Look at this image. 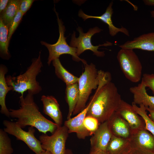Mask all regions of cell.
<instances>
[{
	"label": "cell",
	"mask_w": 154,
	"mask_h": 154,
	"mask_svg": "<svg viewBox=\"0 0 154 154\" xmlns=\"http://www.w3.org/2000/svg\"><path fill=\"white\" fill-rule=\"evenodd\" d=\"M42 154H52L49 151H45Z\"/></svg>",
	"instance_id": "37"
},
{
	"label": "cell",
	"mask_w": 154,
	"mask_h": 154,
	"mask_svg": "<svg viewBox=\"0 0 154 154\" xmlns=\"http://www.w3.org/2000/svg\"><path fill=\"white\" fill-rule=\"evenodd\" d=\"M113 4V1L111 2L107 8L105 13L100 16H93L86 15L81 9L79 11L78 16L79 17L82 18L84 21L89 18L96 19L102 21L108 25L109 34L111 36H114L119 32H121L126 36H129V32L127 29L122 26L120 28H117L113 24L112 19L113 13L112 8Z\"/></svg>",
	"instance_id": "12"
},
{
	"label": "cell",
	"mask_w": 154,
	"mask_h": 154,
	"mask_svg": "<svg viewBox=\"0 0 154 154\" xmlns=\"http://www.w3.org/2000/svg\"><path fill=\"white\" fill-rule=\"evenodd\" d=\"M128 123L132 131L145 129L144 121L131 105L122 100L116 112Z\"/></svg>",
	"instance_id": "11"
},
{
	"label": "cell",
	"mask_w": 154,
	"mask_h": 154,
	"mask_svg": "<svg viewBox=\"0 0 154 154\" xmlns=\"http://www.w3.org/2000/svg\"><path fill=\"white\" fill-rule=\"evenodd\" d=\"M127 154H138L135 150L132 149L131 151Z\"/></svg>",
	"instance_id": "35"
},
{
	"label": "cell",
	"mask_w": 154,
	"mask_h": 154,
	"mask_svg": "<svg viewBox=\"0 0 154 154\" xmlns=\"http://www.w3.org/2000/svg\"><path fill=\"white\" fill-rule=\"evenodd\" d=\"M132 105L135 111L143 118L145 125V129L150 132L154 137V121L147 114L145 107L141 104L138 106L133 102Z\"/></svg>",
	"instance_id": "25"
},
{
	"label": "cell",
	"mask_w": 154,
	"mask_h": 154,
	"mask_svg": "<svg viewBox=\"0 0 154 154\" xmlns=\"http://www.w3.org/2000/svg\"><path fill=\"white\" fill-rule=\"evenodd\" d=\"M91 101L90 100L86 108L76 116L67 119L64 122V125L68 128L69 133H75L79 139H84L90 136L84 125V121L86 116Z\"/></svg>",
	"instance_id": "14"
},
{
	"label": "cell",
	"mask_w": 154,
	"mask_h": 154,
	"mask_svg": "<svg viewBox=\"0 0 154 154\" xmlns=\"http://www.w3.org/2000/svg\"><path fill=\"white\" fill-rule=\"evenodd\" d=\"M24 15L19 10L14 17L9 29L8 42L9 44L11 36L18 27Z\"/></svg>",
	"instance_id": "28"
},
{
	"label": "cell",
	"mask_w": 154,
	"mask_h": 154,
	"mask_svg": "<svg viewBox=\"0 0 154 154\" xmlns=\"http://www.w3.org/2000/svg\"><path fill=\"white\" fill-rule=\"evenodd\" d=\"M44 113L50 117L59 126H62L63 118L56 99L52 96L42 95L41 98Z\"/></svg>",
	"instance_id": "17"
},
{
	"label": "cell",
	"mask_w": 154,
	"mask_h": 154,
	"mask_svg": "<svg viewBox=\"0 0 154 154\" xmlns=\"http://www.w3.org/2000/svg\"><path fill=\"white\" fill-rule=\"evenodd\" d=\"M9 28L0 18V51L3 57H8L9 54L8 50V35Z\"/></svg>",
	"instance_id": "24"
},
{
	"label": "cell",
	"mask_w": 154,
	"mask_h": 154,
	"mask_svg": "<svg viewBox=\"0 0 154 154\" xmlns=\"http://www.w3.org/2000/svg\"><path fill=\"white\" fill-rule=\"evenodd\" d=\"M111 80V74L107 72L91 98V104L86 115L96 118L100 124L107 121L116 111L122 100Z\"/></svg>",
	"instance_id": "1"
},
{
	"label": "cell",
	"mask_w": 154,
	"mask_h": 154,
	"mask_svg": "<svg viewBox=\"0 0 154 154\" xmlns=\"http://www.w3.org/2000/svg\"><path fill=\"white\" fill-rule=\"evenodd\" d=\"M7 67L4 65L0 66V105L1 113L9 118V111L7 107L5 99L7 94L11 90L12 88L9 86L6 82L5 75L8 72Z\"/></svg>",
	"instance_id": "19"
},
{
	"label": "cell",
	"mask_w": 154,
	"mask_h": 154,
	"mask_svg": "<svg viewBox=\"0 0 154 154\" xmlns=\"http://www.w3.org/2000/svg\"><path fill=\"white\" fill-rule=\"evenodd\" d=\"M150 13L152 17L153 18L154 20V10L151 11H150Z\"/></svg>",
	"instance_id": "36"
},
{
	"label": "cell",
	"mask_w": 154,
	"mask_h": 154,
	"mask_svg": "<svg viewBox=\"0 0 154 154\" xmlns=\"http://www.w3.org/2000/svg\"><path fill=\"white\" fill-rule=\"evenodd\" d=\"M117 57L120 68L125 77L132 82H139L142 77V67L133 50L121 48Z\"/></svg>",
	"instance_id": "6"
},
{
	"label": "cell",
	"mask_w": 154,
	"mask_h": 154,
	"mask_svg": "<svg viewBox=\"0 0 154 154\" xmlns=\"http://www.w3.org/2000/svg\"><path fill=\"white\" fill-rule=\"evenodd\" d=\"M112 135L109 127L107 121L101 123L90 139V150L106 151Z\"/></svg>",
	"instance_id": "13"
},
{
	"label": "cell",
	"mask_w": 154,
	"mask_h": 154,
	"mask_svg": "<svg viewBox=\"0 0 154 154\" xmlns=\"http://www.w3.org/2000/svg\"><path fill=\"white\" fill-rule=\"evenodd\" d=\"M129 139L138 154H154V137L145 129L132 131Z\"/></svg>",
	"instance_id": "10"
},
{
	"label": "cell",
	"mask_w": 154,
	"mask_h": 154,
	"mask_svg": "<svg viewBox=\"0 0 154 154\" xmlns=\"http://www.w3.org/2000/svg\"><path fill=\"white\" fill-rule=\"evenodd\" d=\"M109 127L112 135L117 137L129 139L132 130L127 122L115 112L107 120Z\"/></svg>",
	"instance_id": "15"
},
{
	"label": "cell",
	"mask_w": 154,
	"mask_h": 154,
	"mask_svg": "<svg viewBox=\"0 0 154 154\" xmlns=\"http://www.w3.org/2000/svg\"><path fill=\"white\" fill-rule=\"evenodd\" d=\"M146 87L141 81L137 86L130 88L129 91L133 96V102L136 105L143 104L145 108L154 110V96H151L147 94Z\"/></svg>",
	"instance_id": "18"
},
{
	"label": "cell",
	"mask_w": 154,
	"mask_h": 154,
	"mask_svg": "<svg viewBox=\"0 0 154 154\" xmlns=\"http://www.w3.org/2000/svg\"><path fill=\"white\" fill-rule=\"evenodd\" d=\"M20 0H9L5 9L1 13L0 18L9 29L19 10Z\"/></svg>",
	"instance_id": "23"
},
{
	"label": "cell",
	"mask_w": 154,
	"mask_h": 154,
	"mask_svg": "<svg viewBox=\"0 0 154 154\" xmlns=\"http://www.w3.org/2000/svg\"><path fill=\"white\" fill-rule=\"evenodd\" d=\"M79 98V91L78 83L66 86L65 98L69 108L67 119L71 118L78 101Z\"/></svg>",
	"instance_id": "21"
},
{
	"label": "cell",
	"mask_w": 154,
	"mask_h": 154,
	"mask_svg": "<svg viewBox=\"0 0 154 154\" xmlns=\"http://www.w3.org/2000/svg\"><path fill=\"white\" fill-rule=\"evenodd\" d=\"M89 154H109L106 151L101 150H90Z\"/></svg>",
	"instance_id": "32"
},
{
	"label": "cell",
	"mask_w": 154,
	"mask_h": 154,
	"mask_svg": "<svg viewBox=\"0 0 154 154\" xmlns=\"http://www.w3.org/2000/svg\"><path fill=\"white\" fill-rule=\"evenodd\" d=\"M6 133L0 129V154H12L13 152L10 139Z\"/></svg>",
	"instance_id": "26"
},
{
	"label": "cell",
	"mask_w": 154,
	"mask_h": 154,
	"mask_svg": "<svg viewBox=\"0 0 154 154\" xmlns=\"http://www.w3.org/2000/svg\"><path fill=\"white\" fill-rule=\"evenodd\" d=\"M69 133L64 125L58 127L50 136L43 133L39 137L42 148L52 154H65L66 143Z\"/></svg>",
	"instance_id": "9"
},
{
	"label": "cell",
	"mask_w": 154,
	"mask_h": 154,
	"mask_svg": "<svg viewBox=\"0 0 154 154\" xmlns=\"http://www.w3.org/2000/svg\"><path fill=\"white\" fill-rule=\"evenodd\" d=\"M147 110L149 112V114L148 115L149 117L154 121V110H152L148 108H146Z\"/></svg>",
	"instance_id": "34"
},
{
	"label": "cell",
	"mask_w": 154,
	"mask_h": 154,
	"mask_svg": "<svg viewBox=\"0 0 154 154\" xmlns=\"http://www.w3.org/2000/svg\"><path fill=\"white\" fill-rule=\"evenodd\" d=\"M33 96L28 92L25 97L20 96L19 108L9 109L10 116L17 119L16 122L22 128L30 126L44 134L49 132L52 134L59 126L42 114L34 101Z\"/></svg>",
	"instance_id": "2"
},
{
	"label": "cell",
	"mask_w": 154,
	"mask_h": 154,
	"mask_svg": "<svg viewBox=\"0 0 154 154\" xmlns=\"http://www.w3.org/2000/svg\"><path fill=\"white\" fill-rule=\"evenodd\" d=\"M55 11L57 17V21L58 26L59 36L57 42L53 44H50L46 42L41 41L40 43L45 46L48 49L49 55L47 63L49 66L54 60L58 58L60 56L64 54H68L72 56L73 59L77 61H82L85 65L87 64L84 60L80 58L76 55L77 49L68 45L66 40V38L64 36L66 31L65 28L61 19H59L58 13Z\"/></svg>",
	"instance_id": "5"
},
{
	"label": "cell",
	"mask_w": 154,
	"mask_h": 154,
	"mask_svg": "<svg viewBox=\"0 0 154 154\" xmlns=\"http://www.w3.org/2000/svg\"><path fill=\"white\" fill-rule=\"evenodd\" d=\"M121 48L154 51V32L144 34L119 45Z\"/></svg>",
	"instance_id": "16"
},
{
	"label": "cell",
	"mask_w": 154,
	"mask_h": 154,
	"mask_svg": "<svg viewBox=\"0 0 154 154\" xmlns=\"http://www.w3.org/2000/svg\"><path fill=\"white\" fill-rule=\"evenodd\" d=\"M141 81L144 82L146 87H148L151 90L154 95V74H143Z\"/></svg>",
	"instance_id": "29"
},
{
	"label": "cell",
	"mask_w": 154,
	"mask_h": 154,
	"mask_svg": "<svg viewBox=\"0 0 154 154\" xmlns=\"http://www.w3.org/2000/svg\"><path fill=\"white\" fill-rule=\"evenodd\" d=\"M52 62L56 75L66 84V86L78 83L79 78L67 70L63 66L59 58L54 60Z\"/></svg>",
	"instance_id": "22"
},
{
	"label": "cell",
	"mask_w": 154,
	"mask_h": 154,
	"mask_svg": "<svg viewBox=\"0 0 154 154\" xmlns=\"http://www.w3.org/2000/svg\"><path fill=\"white\" fill-rule=\"evenodd\" d=\"M132 149L129 139L113 135L107 147L106 151L109 154H127Z\"/></svg>",
	"instance_id": "20"
},
{
	"label": "cell",
	"mask_w": 154,
	"mask_h": 154,
	"mask_svg": "<svg viewBox=\"0 0 154 154\" xmlns=\"http://www.w3.org/2000/svg\"><path fill=\"white\" fill-rule=\"evenodd\" d=\"M9 0H1L0 1V13H1L6 8Z\"/></svg>",
	"instance_id": "31"
},
{
	"label": "cell",
	"mask_w": 154,
	"mask_h": 154,
	"mask_svg": "<svg viewBox=\"0 0 154 154\" xmlns=\"http://www.w3.org/2000/svg\"><path fill=\"white\" fill-rule=\"evenodd\" d=\"M66 154H73L72 152L70 150L68 151L66 153Z\"/></svg>",
	"instance_id": "38"
},
{
	"label": "cell",
	"mask_w": 154,
	"mask_h": 154,
	"mask_svg": "<svg viewBox=\"0 0 154 154\" xmlns=\"http://www.w3.org/2000/svg\"><path fill=\"white\" fill-rule=\"evenodd\" d=\"M34 1L33 0H20L19 10L24 15L29 9Z\"/></svg>",
	"instance_id": "30"
},
{
	"label": "cell",
	"mask_w": 154,
	"mask_h": 154,
	"mask_svg": "<svg viewBox=\"0 0 154 154\" xmlns=\"http://www.w3.org/2000/svg\"><path fill=\"white\" fill-rule=\"evenodd\" d=\"M76 30L79 32V36L76 37V32L74 31L72 35L70 46L77 49L76 55L79 56L85 50H90L93 52L94 54L100 57L105 56L104 52L98 50L99 47L101 46H110L112 44L107 42L102 44L98 46H94L91 43V38L95 34L100 33L102 30L97 27L90 28L86 33L84 32L82 28L78 27Z\"/></svg>",
	"instance_id": "7"
},
{
	"label": "cell",
	"mask_w": 154,
	"mask_h": 154,
	"mask_svg": "<svg viewBox=\"0 0 154 154\" xmlns=\"http://www.w3.org/2000/svg\"><path fill=\"white\" fill-rule=\"evenodd\" d=\"M106 72L98 71L92 63L85 65L84 71L78 78L79 98L72 115H77L86 108L92 90L97 88Z\"/></svg>",
	"instance_id": "4"
},
{
	"label": "cell",
	"mask_w": 154,
	"mask_h": 154,
	"mask_svg": "<svg viewBox=\"0 0 154 154\" xmlns=\"http://www.w3.org/2000/svg\"><path fill=\"white\" fill-rule=\"evenodd\" d=\"M31 65L23 73L17 76H7L6 77L8 85L12 88V91L23 96L24 92L28 91L33 95L40 93L42 88L37 80V76L41 71L43 66L41 59V51L38 57L33 59Z\"/></svg>",
	"instance_id": "3"
},
{
	"label": "cell",
	"mask_w": 154,
	"mask_h": 154,
	"mask_svg": "<svg viewBox=\"0 0 154 154\" xmlns=\"http://www.w3.org/2000/svg\"><path fill=\"white\" fill-rule=\"evenodd\" d=\"M3 124L5 127L3 130L6 133L24 142L36 154H42L45 151L42 148L40 140L34 135V127L31 126L27 131L23 130L16 122L4 120Z\"/></svg>",
	"instance_id": "8"
},
{
	"label": "cell",
	"mask_w": 154,
	"mask_h": 154,
	"mask_svg": "<svg viewBox=\"0 0 154 154\" xmlns=\"http://www.w3.org/2000/svg\"><path fill=\"white\" fill-rule=\"evenodd\" d=\"M143 1L146 5L154 6V0H144Z\"/></svg>",
	"instance_id": "33"
},
{
	"label": "cell",
	"mask_w": 154,
	"mask_h": 154,
	"mask_svg": "<svg viewBox=\"0 0 154 154\" xmlns=\"http://www.w3.org/2000/svg\"><path fill=\"white\" fill-rule=\"evenodd\" d=\"M83 124L85 128L90 136L94 133L100 124L97 119L91 116H86Z\"/></svg>",
	"instance_id": "27"
}]
</instances>
